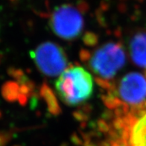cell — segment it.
Segmentation results:
<instances>
[{"mask_svg":"<svg viewBox=\"0 0 146 146\" xmlns=\"http://www.w3.org/2000/svg\"><path fill=\"white\" fill-rule=\"evenodd\" d=\"M55 89L61 101L69 106L87 102L93 93L92 75L81 66L67 68L55 82Z\"/></svg>","mask_w":146,"mask_h":146,"instance_id":"cell-1","label":"cell"},{"mask_svg":"<svg viewBox=\"0 0 146 146\" xmlns=\"http://www.w3.org/2000/svg\"><path fill=\"white\" fill-rule=\"evenodd\" d=\"M125 62L126 55L121 45L108 42L93 52L89 60V66L102 81H108L124 67Z\"/></svg>","mask_w":146,"mask_h":146,"instance_id":"cell-2","label":"cell"},{"mask_svg":"<svg viewBox=\"0 0 146 146\" xmlns=\"http://www.w3.org/2000/svg\"><path fill=\"white\" fill-rule=\"evenodd\" d=\"M30 56L39 70L48 77L60 76L67 69L66 54L64 49L54 42H42L30 52Z\"/></svg>","mask_w":146,"mask_h":146,"instance_id":"cell-3","label":"cell"},{"mask_svg":"<svg viewBox=\"0 0 146 146\" xmlns=\"http://www.w3.org/2000/svg\"><path fill=\"white\" fill-rule=\"evenodd\" d=\"M50 26L54 35L64 40H72L81 35L84 19L75 7L63 5L57 7L52 12Z\"/></svg>","mask_w":146,"mask_h":146,"instance_id":"cell-4","label":"cell"},{"mask_svg":"<svg viewBox=\"0 0 146 146\" xmlns=\"http://www.w3.org/2000/svg\"><path fill=\"white\" fill-rule=\"evenodd\" d=\"M115 95L126 107H142L146 102V77L137 72L127 73L120 79Z\"/></svg>","mask_w":146,"mask_h":146,"instance_id":"cell-5","label":"cell"},{"mask_svg":"<svg viewBox=\"0 0 146 146\" xmlns=\"http://www.w3.org/2000/svg\"><path fill=\"white\" fill-rule=\"evenodd\" d=\"M125 146H146V113L131 121L125 137Z\"/></svg>","mask_w":146,"mask_h":146,"instance_id":"cell-6","label":"cell"},{"mask_svg":"<svg viewBox=\"0 0 146 146\" xmlns=\"http://www.w3.org/2000/svg\"><path fill=\"white\" fill-rule=\"evenodd\" d=\"M129 50L133 62L139 67L146 69V32L140 31L131 36Z\"/></svg>","mask_w":146,"mask_h":146,"instance_id":"cell-7","label":"cell"},{"mask_svg":"<svg viewBox=\"0 0 146 146\" xmlns=\"http://www.w3.org/2000/svg\"><path fill=\"white\" fill-rule=\"evenodd\" d=\"M17 85L14 82L5 83L2 87V94L5 100L14 102L17 98Z\"/></svg>","mask_w":146,"mask_h":146,"instance_id":"cell-8","label":"cell"},{"mask_svg":"<svg viewBox=\"0 0 146 146\" xmlns=\"http://www.w3.org/2000/svg\"><path fill=\"white\" fill-rule=\"evenodd\" d=\"M9 135L6 133L0 132V146H4L5 143L8 142Z\"/></svg>","mask_w":146,"mask_h":146,"instance_id":"cell-9","label":"cell"},{"mask_svg":"<svg viewBox=\"0 0 146 146\" xmlns=\"http://www.w3.org/2000/svg\"><path fill=\"white\" fill-rule=\"evenodd\" d=\"M0 118H1V112H0Z\"/></svg>","mask_w":146,"mask_h":146,"instance_id":"cell-10","label":"cell"}]
</instances>
